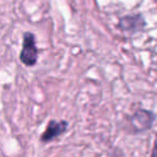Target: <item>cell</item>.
I'll return each instance as SVG.
<instances>
[{
  "label": "cell",
  "instance_id": "cell-1",
  "mask_svg": "<svg viewBox=\"0 0 157 157\" xmlns=\"http://www.w3.org/2000/svg\"><path fill=\"white\" fill-rule=\"evenodd\" d=\"M20 59L24 65L31 67L36 65L38 60V48L36 46L35 36L31 33H26L24 35L23 48L20 55Z\"/></svg>",
  "mask_w": 157,
  "mask_h": 157
},
{
  "label": "cell",
  "instance_id": "cell-2",
  "mask_svg": "<svg viewBox=\"0 0 157 157\" xmlns=\"http://www.w3.org/2000/svg\"><path fill=\"white\" fill-rule=\"evenodd\" d=\"M154 121L155 115L152 112L146 110H139L130 117V124L137 131H143L151 128Z\"/></svg>",
  "mask_w": 157,
  "mask_h": 157
},
{
  "label": "cell",
  "instance_id": "cell-3",
  "mask_svg": "<svg viewBox=\"0 0 157 157\" xmlns=\"http://www.w3.org/2000/svg\"><path fill=\"white\" fill-rule=\"evenodd\" d=\"M145 25L146 23L141 14L124 16L121 18L120 23H118V26L121 29L125 31H129V33H137L139 30H142L145 27Z\"/></svg>",
  "mask_w": 157,
  "mask_h": 157
},
{
  "label": "cell",
  "instance_id": "cell-4",
  "mask_svg": "<svg viewBox=\"0 0 157 157\" xmlns=\"http://www.w3.org/2000/svg\"><path fill=\"white\" fill-rule=\"evenodd\" d=\"M68 128V123L66 121H51L46 127L45 131L42 133L41 141L42 142H51L57 137L63 133Z\"/></svg>",
  "mask_w": 157,
  "mask_h": 157
},
{
  "label": "cell",
  "instance_id": "cell-5",
  "mask_svg": "<svg viewBox=\"0 0 157 157\" xmlns=\"http://www.w3.org/2000/svg\"><path fill=\"white\" fill-rule=\"evenodd\" d=\"M152 155L153 156H157V143L155 144V148H154V151H153Z\"/></svg>",
  "mask_w": 157,
  "mask_h": 157
}]
</instances>
